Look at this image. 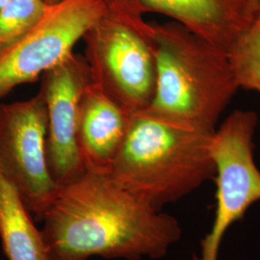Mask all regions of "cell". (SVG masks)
Listing matches in <instances>:
<instances>
[{"mask_svg":"<svg viewBox=\"0 0 260 260\" xmlns=\"http://www.w3.org/2000/svg\"><path fill=\"white\" fill-rule=\"evenodd\" d=\"M6 2H7V0H0V12H1L2 8L4 7V5L6 4Z\"/></svg>","mask_w":260,"mask_h":260,"instance_id":"obj_14","label":"cell"},{"mask_svg":"<svg viewBox=\"0 0 260 260\" xmlns=\"http://www.w3.org/2000/svg\"><path fill=\"white\" fill-rule=\"evenodd\" d=\"M44 1H45L47 4L49 5V4H53V3H55V2H57L58 0H44Z\"/></svg>","mask_w":260,"mask_h":260,"instance_id":"obj_15","label":"cell"},{"mask_svg":"<svg viewBox=\"0 0 260 260\" xmlns=\"http://www.w3.org/2000/svg\"><path fill=\"white\" fill-rule=\"evenodd\" d=\"M41 222L52 260L159 259L182 234L176 217L142 201L109 173L60 186Z\"/></svg>","mask_w":260,"mask_h":260,"instance_id":"obj_1","label":"cell"},{"mask_svg":"<svg viewBox=\"0 0 260 260\" xmlns=\"http://www.w3.org/2000/svg\"><path fill=\"white\" fill-rule=\"evenodd\" d=\"M256 1H257V2H258V3H260V0H256Z\"/></svg>","mask_w":260,"mask_h":260,"instance_id":"obj_16","label":"cell"},{"mask_svg":"<svg viewBox=\"0 0 260 260\" xmlns=\"http://www.w3.org/2000/svg\"><path fill=\"white\" fill-rule=\"evenodd\" d=\"M152 32V22L138 10L106 7L83 38L91 78L128 114L148 108L154 95Z\"/></svg>","mask_w":260,"mask_h":260,"instance_id":"obj_4","label":"cell"},{"mask_svg":"<svg viewBox=\"0 0 260 260\" xmlns=\"http://www.w3.org/2000/svg\"><path fill=\"white\" fill-rule=\"evenodd\" d=\"M257 114L235 110L214 132L211 153L216 173V208L213 223L201 242L193 260H218L223 236L260 201V170L254 159Z\"/></svg>","mask_w":260,"mask_h":260,"instance_id":"obj_5","label":"cell"},{"mask_svg":"<svg viewBox=\"0 0 260 260\" xmlns=\"http://www.w3.org/2000/svg\"><path fill=\"white\" fill-rule=\"evenodd\" d=\"M229 57L239 88L260 93V11L229 50Z\"/></svg>","mask_w":260,"mask_h":260,"instance_id":"obj_12","label":"cell"},{"mask_svg":"<svg viewBox=\"0 0 260 260\" xmlns=\"http://www.w3.org/2000/svg\"><path fill=\"white\" fill-rule=\"evenodd\" d=\"M152 26L156 85L148 108L175 121L216 129L240 90L229 52L177 21Z\"/></svg>","mask_w":260,"mask_h":260,"instance_id":"obj_3","label":"cell"},{"mask_svg":"<svg viewBox=\"0 0 260 260\" xmlns=\"http://www.w3.org/2000/svg\"><path fill=\"white\" fill-rule=\"evenodd\" d=\"M42 76L40 91L47 113V162L51 177L63 186L86 172L78 145V119L91 72L85 57L74 52Z\"/></svg>","mask_w":260,"mask_h":260,"instance_id":"obj_8","label":"cell"},{"mask_svg":"<svg viewBox=\"0 0 260 260\" xmlns=\"http://www.w3.org/2000/svg\"><path fill=\"white\" fill-rule=\"evenodd\" d=\"M146 13L167 16L229 52L260 11L256 0H136Z\"/></svg>","mask_w":260,"mask_h":260,"instance_id":"obj_9","label":"cell"},{"mask_svg":"<svg viewBox=\"0 0 260 260\" xmlns=\"http://www.w3.org/2000/svg\"><path fill=\"white\" fill-rule=\"evenodd\" d=\"M129 115L90 79L81 96L78 119V145L85 171L109 173L125 139Z\"/></svg>","mask_w":260,"mask_h":260,"instance_id":"obj_10","label":"cell"},{"mask_svg":"<svg viewBox=\"0 0 260 260\" xmlns=\"http://www.w3.org/2000/svg\"><path fill=\"white\" fill-rule=\"evenodd\" d=\"M47 6L44 0H7L0 12V54L37 24Z\"/></svg>","mask_w":260,"mask_h":260,"instance_id":"obj_13","label":"cell"},{"mask_svg":"<svg viewBox=\"0 0 260 260\" xmlns=\"http://www.w3.org/2000/svg\"><path fill=\"white\" fill-rule=\"evenodd\" d=\"M47 113L44 94L0 103V173L16 187L41 222L60 189L47 154Z\"/></svg>","mask_w":260,"mask_h":260,"instance_id":"obj_6","label":"cell"},{"mask_svg":"<svg viewBox=\"0 0 260 260\" xmlns=\"http://www.w3.org/2000/svg\"><path fill=\"white\" fill-rule=\"evenodd\" d=\"M106 14L103 0H58L17 44L0 54V100L74 53L76 44Z\"/></svg>","mask_w":260,"mask_h":260,"instance_id":"obj_7","label":"cell"},{"mask_svg":"<svg viewBox=\"0 0 260 260\" xmlns=\"http://www.w3.org/2000/svg\"><path fill=\"white\" fill-rule=\"evenodd\" d=\"M0 240L8 260H52L42 230L16 187L1 173Z\"/></svg>","mask_w":260,"mask_h":260,"instance_id":"obj_11","label":"cell"},{"mask_svg":"<svg viewBox=\"0 0 260 260\" xmlns=\"http://www.w3.org/2000/svg\"><path fill=\"white\" fill-rule=\"evenodd\" d=\"M215 130L175 121L149 108L134 112L109 175L130 193L162 210L214 179Z\"/></svg>","mask_w":260,"mask_h":260,"instance_id":"obj_2","label":"cell"}]
</instances>
